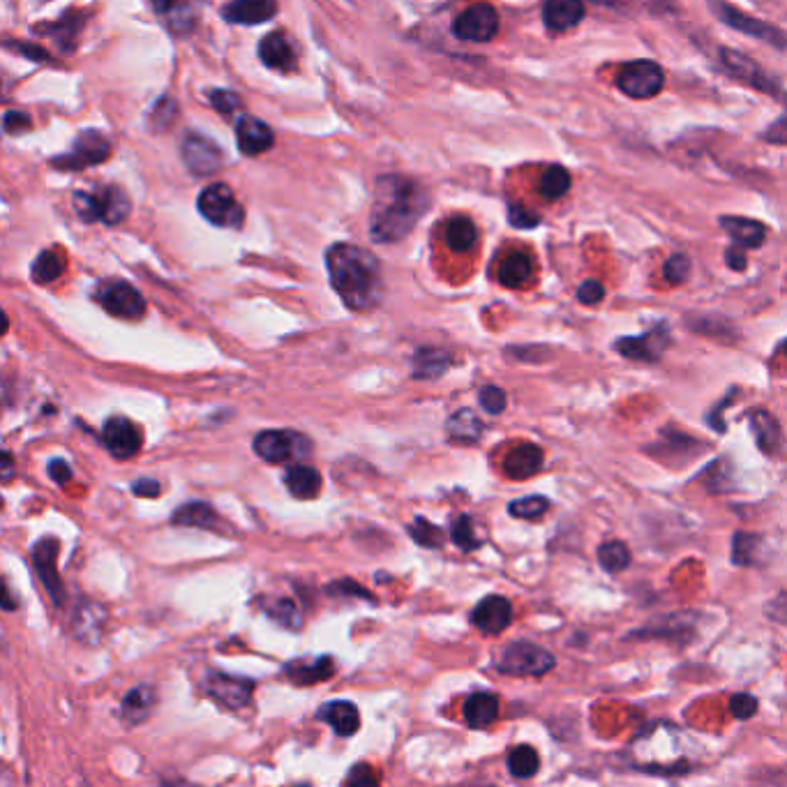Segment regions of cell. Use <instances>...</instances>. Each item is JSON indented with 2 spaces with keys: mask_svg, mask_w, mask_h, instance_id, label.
Here are the masks:
<instances>
[{
  "mask_svg": "<svg viewBox=\"0 0 787 787\" xmlns=\"http://www.w3.org/2000/svg\"><path fill=\"white\" fill-rule=\"evenodd\" d=\"M430 194L407 176H381L374 185L370 236L374 243H397L407 238L425 215Z\"/></svg>",
  "mask_w": 787,
  "mask_h": 787,
  "instance_id": "6da1fadb",
  "label": "cell"
},
{
  "mask_svg": "<svg viewBox=\"0 0 787 787\" xmlns=\"http://www.w3.org/2000/svg\"><path fill=\"white\" fill-rule=\"evenodd\" d=\"M326 268L335 294L354 312L377 307L384 296V277L374 254L349 243H335L326 252Z\"/></svg>",
  "mask_w": 787,
  "mask_h": 787,
  "instance_id": "7a4b0ae2",
  "label": "cell"
},
{
  "mask_svg": "<svg viewBox=\"0 0 787 787\" xmlns=\"http://www.w3.org/2000/svg\"><path fill=\"white\" fill-rule=\"evenodd\" d=\"M74 211L84 222L118 224L130 215V199L118 187H102L97 192L74 194Z\"/></svg>",
  "mask_w": 787,
  "mask_h": 787,
  "instance_id": "3957f363",
  "label": "cell"
},
{
  "mask_svg": "<svg viewBox=\"0 0 787 787\" xmlns=\"http://www.w3.org/2000/svg\"><path fill=\"white\" fill-rule=\"evenodd\" d=\"M554 665H557V658L547 649L527 640H515L501 651L497 670L511 677H545L547 672L554 670Z\"/></svg>",
  "mask_w": 787,
  "mask_h": 787,
  "instance_id": "277c9868",
  "label": "cell"
},
{
  "mask_svg": "<svg viewBox=\"0 0 787 787\" xmlns=\"http://www.w3.org/2000/svg\"><path fill=\"white\" fill-rule=\"evenodd\" d=\"M709 10L714 12V17L721 21V24L730 26L732 31L751 35V37H755V40L767 42L776 49L787 47V35L781 31V28L771 26V24H767V21L755 19V17H751V14L741 12L739 7L725 3V0H709Z\"/></svg>",
  "mask_w": 787,
  "mask_h": 787,
  "instance_id": "5b68a950",
  "label": "cell"
},
{
  "mask_svg": "<svg viewBox=\"0 0 787 787\" xmlns=\"http://www.w3.org/2000/svg\"><path fill=\"white\" fill-rule=\"evenodd\" d=\"M254 453L266 462L305 460L312 453V441L301 432L266 430L254 437Z\"/></svg>",
  "mask_w": 787,
  "mask_h": 787,
  "instance_id": "8992f818",
  "label": "cell"
},
{
  "mask_svg": "<svg viewBox=\"0 0 787 787\" xmlns=\"http://www.w3.org/2000/svg\"><path fill=\"white\" fill-rule=\"evenodd\" d=\"M197 204H199V213L204 215L208 222L215 224V227L236 229L241 227L245 220L243 206L236 201L231 187L224 183H215L211 187H206V190L199 194Z\"/></svg>",
  "mask_w": 787,
  "mask_h": 787,
  "instance_id": "52a82bcc",
  "label": "cell"
},
{
  "mask_svg": "<svg viewBox=\"0 0 787 787\" xmlns=\"http://www.w3.org/2000/svg\"><path fill=\"white\" fill-rule=\"evenodd\" d=\"M663 86V67L654 61L626 63L617 74V88L633 100H651L663 91Z\"/></svg>",
  "mask_w": 787,
  "mask_h": 787,
  "instance_id": "ba28073f",
  "label": "cell"
},
{
  "mask_svg": "<svg viewBox=\"0 0 787 787\" xmlns=\"http://www.w3.org/2000/svg\"><path fill=\"white\" fill-rule=\"evenodd\" d=\"M95 298H97V303H100L104 310L111 314V317L137 321L146 314L144 296H141L139 291L132 287V284H127L123 280L104 282L102 287L97 289Z\"/></svg>",
  "mask_w": 787,
  "mask_h": 787,
  "instance_id": "9c48e42d",
  "label": "cell"
},
{
  "mask_svg": "<svg viewBox=\"0 0 787 787\" xmlns=\"http://www.w3.org/2000/svg\"><path fill=\"white\" fill-rule=\"evenodd\" d=\"M453 33L464 42H490L499 33V14L487 3L471 5L455 19Z\"/></svg>",
  "mask_w": 787,
  "mask_h": 787,
  "instance_id": "30bf717a",
  "label": "cell"
},
{
  "mask_svg": "<svg viewBox=\"0 0 787 787\" xmlns=\"http://www.w3.org/2000/svg\"><path fill=\"white\" fill-rule=\"evenodd\" d=\"M109 155H111L109 139L97 130H86L79 134L77 141H74L72 151L65 157H58V160H54V164L65 171H81L91 167V164L104 162Z\"/></svg>",
  "mask_w": 787,
  "mask_h": 787,
  "instance_id": "8fae6325",
  "label": "cell"
},
{
  "mask_svg": "<svg viewBox=\"0 0 787 787\" xmlns=\"http://www.w3.org/2000/svg\"><path fill=\"white\" fill-rule=\"evenodd\" d=\"M667 347H670V331H667L665 324H658L644 335L621 337V340L614 342V351L631 358V361L642 363H658Z\"/></svg>",
  "mask_w": 787,
  "mask_h": 787,
  "instance_id": "7c38bea8",
  "label": "cell"
},
{
  "mask_svg": "<svg viewBox=\"0 0 787 787\" xmlns=\"http://www.w3.org/2000/svg\"><path fill=\"white\" fill-rule=\"evenodd\" d=\"M201 686H204L208 697H213L215 702L224 704L227 709L245 707L254 691V681L243 677H229V674L222 672H208V677H204Z\"/></svg>",
  "mask_w": 787,
  "mask_h": 787,
  "instance_id": "4fadbf2b",
  "label": "cell"
},
{
  "mask_svg": "<svg viewBox=\"0 0 787 787\" xmlns=\"http://www.w3.org/2000/svg\"><path fill=\"white\" fill-rule=\"evenodd\" d=\"M183 162L194 176H211L224 164V155L215 141L201 134H185L183 139Z\"/></svg>",
  "mask_w": 787,
  "mask_h": 787,
  "instance_id": "5bb4252c",
  "label": "cell"
},
{
  "mask_svg": "<svg viewBox=\"0 0 787 787\" xmlns=\"http://www.w3.org/2000/svg\"><path fill=\"white\" fill-rule=\"evenodd\" d=\"M56 557H58V541H54V538H42V541L35 543L33 564H35L37 577L42 580L44 589L49 591L54 605H63L65 589H63L61 577H58V571H56Z\"/></svg>",
  "mask_w": 787,
  "mask_h": 787,
  "instance_id": "9a60e30c",
  "label": "cell"
},
{
  "mask_svg": "<svg viewBox=\"0 0 787 787\" xmlns=\"http://www.w3.org/2000/svg\"><path fill=\"white\" fill-rule=\"evenodd\" d=\"M102 439H104V446H107V451L114 455L116 460H130V457L137 455L141 448L139 427L123 416L109 418V421L104 423Z\"/></svg>",
  "mask_w": 787,
  "mask_h": 787,
  "instance_id": "2e32d148",
  "label": "cell"
},
{
  "mask_svg": "<svg viewBox=\"0 0 787 787\" xmlns=\"http://www.w3.org/2000/svg\"><path fill=\"white\" fill-rule=\"evenodd\" d=\"M721 63L725 65V70L730 72L732 77L741 79V81H744V84H748L751 88H757V91L769 93V95L778 93V86L769 79V74L764 72L762 67L757 65L755 61H751V58L741 54V51L723 47L721 49Z\"/></svg>",
  "mask_w": 787,
  "mask_h": 787,
  "instance_id": "e0dca14e",
  "label": "cell"
},
{
  "mask_svg": "<svg viewBox=\"0 0 787 787\" xmlns=\"http://www.w3.org/2000/svg\"><path fill=\"white\" fill-rule=\"evenodd\" d=\"M471 621L485 635L504 633L513 621V605L504 596H487L471 612Z\"/></svg>",
  "mask_w": 787,
  "mask_h": 787,
  "instance_id": "ac0fdd59",
  "label": "cell"
},
{
  "mask_svg": "<svg viewBox=\"0 0 787 787\" xmlns=\"http://www.w3.org/2000/svg\"><path fill=\"white\" fill-rule=\"evenodd\" d=\"M584 0H545L543 3V21L550 33H568L582 24Z\"/></svg>",
  "mask_w": 787,
  "mask_h": 787,
  "instance_id": "d6986e66",
  "label": "cell"
},
{
  "mask_svg": "<svg viewBox=\"0 0 787 787\" xmlns=\"http://www.w3.org/2000/svg\"><path fill=\"white\" fill-rule=\"evenodd\" d=\"M236 144L247 157L266 153L275 144L273 130L254 116H241L236 123Z\"/></svg>",
  "mask_w": 787,
  "mask_h": 787,
  "instance_id": "ffe728a7",
  "label": "cell"
},
{
  "mask_svg": "<svg viewBox=\"0 0 787 787\" xmlns=\"http://www.w3.org/2000/svg\"><path fill=\"white\" fill-rule=\"evenodd\" d=\"M277 12L275 0H231L222 7V17L229 24L238 26H259L271 21Z\"/></svg>",
  "mask_w": 787,
  "mask_h": 787,
  "instance_id": "44dd1931",
  "label": "cell"
},
{
  "mask_svg": "<svg viewBox=\"0 0 787 787\" xmlns=\"http://www.w3.org/2000/svg\"><path fill=\"white\" fill-rule=\"evenodd\" d=\"M543 451L536 444H520L506 455L504 471L513 481H524V478L536 476L543 467Z\"/></svg>",
  "mask_w": 787,
  "mask_h": 787,
  "instance_id": "7402d4cb",
  "label": "cell"
},
{
  "mask_svg": "<svg viewBox=\"0 0 787 787\" xmlns=\"http://www.w3.org/2000/svg\"><path fill=\"white\" fill-rule=\"evenodd\" d=\"M259 58L271 70L291 72L296 67V54L284 33H268L259 44Z\"/></svg>",
  "mask_w": 787,
  "mask_h": 787,
  "instance_id": "603a6c76",
  "label": "cell"
},
{
  "mask_svg": "<svg viewBox=\"0 0 787 787\" xmlns=\"http://www.w3.org/2000/svg\"><path fill=\"white\" fill-rule=\"evenodd\" d=\"M317 718L331 725L340 737H351V734L358 732V727H361V716H358L356 704L347 700L326 702L324 707L319 709Z\"/></svg>",
  "mask_w": 787,
  "mask_h": 787,
  "instance_id": "cb8c5ba5",
  "label": "cell"
},
{
  "mask_svg": "<svg viewBox=\"0 0 787 787\" xmlns=\"http://www.w3.org/2000/svg\"><path fill=\"white\" fill-rule=\"evenodd\" d=\"M721 229L732 238L734 243L746 247V250H755V247H760L764 243V238H767L764 224H760L757 220H748V217L725 215L721 217Z\"/></svg>",
  "mask_w": 787,
  "mask_h": 787,
  "instance_id": "d4e9b609",
  "label": "cell"
},
{
  "mask_svg": "<svg viewBox=\"0 0 787 787\" xmlns=\"http://www.w3.org/2000/svg\"><path fill=\"white\" fill-rule=\"evenodd\" d=\"M534 277V259L527 252H511L501 259L497 280L508 289H520Z\"/></svg>",
  "mask_w": 787,
  "mask_h": 787,
  "instance_id": "484cf974",
  "label": "cell"
},
{
  "mask_svg": "<svg viewBox=\"0 0 787 787\" xmlns=\"http://www.w3.org/2000/svg\"><path fill=\"white\" fill-rule=\"evenodd\" d=\"M464 721L469 727H476V730H483V727H490L499 716V700L497 695L492 693H474L467 697L464 702Z\"/></svg>",
  "mask_w": 787,
  "mask_h": 787,
  "instance_id": "4316f807",
  "label": "cell"
},
{
  "mask_svg": "<svg viewBox=\"0 0 787 787\" xmlns=\"http://www.w3.org/2000/svg\"><path fill=\"white\" fill-rule=\"evenodd\" d=\"M748 425H751L760 451L767 455H774L778 451V446H781V425H778L776 418L771 416L769 411L755 409L748 414Z\"/></svg>",
  "mask_w": 787,
  "mask_h": 787,
  "instance_id": "83f0119b",
  "label": "cell"
},
{
  "mask_svg": "<svg viewBox=\"0 0 787 787\" xmlns=\"http://www.w3.org/2000/svg\"><path fill=\"white\" fill-rule=\"evenodd\" d=\"M284 485L291 492V497L307 501L314 499L321 490V474L307 464H296L284 471Z\"/></svg>",
  "mask_w": 787,
  "mask_h": 787,
  "instance_id": "f1b7e54d",
  "label": "cell"
},
{
  "mask_svg": "<svg viewBox=\"0 0 787 787\" xmlns=\"http://www.w3.org/2000/svg\"><path fill=\"white\" fill-rule=\"evenodd\" d=\"M284 672L289 674V679L298 686L307 684H317V681H326L328 677H333L335 663L331 656L317 658V661H294L284 665Z\"/></svg>",
  "mask_w": 787,
  "mask_h": 787,
  "instance_id": "f546056e",
  "label": "cell"
},
{
  "mask_svg": "<svg viewBox=\"0 0 787 787\" xmlns=\"http://www.w3.org/2000/svg\"><path fill=\"white\" fill-rule=\"evenodd\" d=\"M446 430L448 437L457 441V444H476L483 437L485 425L474 409H460L448 418Z\"/></svg>",
  "mask_w": 787,
  "mask_h": 787,
  "instance_id": "4dcf8cb0",
  "label": "cell"
},
{
  "mask_svg": "<svg viewBox=\"0 0 787 787\" xmlns=\"http://www.w3.org/2000/svg\"><path fill=\"white\" fill-rule=\"evenodd\" d=\"M155 704V691L151 686H137L123 697L121 716L125 725H139L144 718L151 714Z\"/></svg>",
  "mask_w": 787,
  "mask_h": 787,
  "instance_id": "1f68e13d",
  "label": "cell"
},
{
  "mask_svg": "<svg viewBox=\"0 0 787 787\" xmlns=\"http://www.w3.org/2000/svg\"><path fill=\"white\" fill-rule=\"evenodd\" d=\"M451 367V356L441 349H418L414 356V377L416 379H437Z\"/></svg>",
  "mask_w": 787,
  "mask_h": 787,
  "instance_id": "d6a6232c",
  "label": "cell"
},
{
  "mask_svg": "<svg viewBox=\"0 0 787 787\" xmlns=\"http://www.w3.org/2000/svg\"><path fill=\"white\" fill-rule=\"evenodd\" d=\"M446 245L455 252H469L478 241V229L469 217H453L444 229Z\"/></svg>",
  "mask_w": 787,
  "mask_h": 787,
  "instance_id": "836d02e7",
  "label": "cell"
},
{
  "mask_svg": "<svg viewBox=\"0 0 787 787\" xmlns=\"http://www.w3.org/2000/svg\"><path fill=\"white\" fill-rule=\"evenodd\" d=\"M568 190H571V174H568V169L554 164V167H547L543 171L541 181H538V192H541L545 201H559Z\"/></svg>",
  "mask_w": 787,
  "mask_h": 787,
  "instance_id": "e575fe53",
  "label": "cell"
},
{
  "mask_svg": "<svg viewBox=\"0 0 787 787\" xmlns=\"http://www.w3.org/2000/svg\"><path fill=\"white\" fill-rule=\"evenodd\" d=\"M174 522L183 524V527H199V529H211L217 522V515L213 511L211 504H204V501H190L178 508L174 513Z\"/></svg>",
  "mask_w": 787,
  "mask_h": 787,
  "instance_id": "d590c367",
  "label": "cell"
},
{
  "mask_svg": "<svg viewBox=\"0 0 787 787\" xmlns=\"http://www.w3.org/2000/svg\"><path fill=\"white\" fill-rule=\"evenodd\" d=\"M541 767V757L531 746H517L508 753V771L515 778H534Z\"/></svg>",
  "mask_w": 787,
  "mask_h": 787,
  "instance_id": "8d00e7d4",
  "label": "cell"
},
{
  "mask_svg": "<svg viewBox=\"0 0 787 787\" xmlns=\"http://www.w3.org/2000/svg\"><path fill=\"white\" fill-rule=\"evenodd\" d=\"M65 273V257L58 250H44L33 264V280L49 284Z\"/></svg>",
  "mask_w": 787,
  "mask_h": 787,
  "instance_id": "74e56055",
  "label": "cell"
},
{
  "mask_svg": "<svg viewBox=\"0 0 787 787\" xmlns=\"http://www.w3.org/2000/svg\"><path fill=\"white\" fill-rule=\"evenodd\" d=\"M598 561L607 573L626 571L631 566V550L621 541H607L598 547Z\"/></svg>",
  "mask_w": 787,
  "mask_h": 787,
  "instance_id": "f35d334b",
  "label": "cell"
},
{
  "mask_svg": "<svg viewBox=\"0 0 787 787\" xmlns=\"http://www.w3.org/2000/svg\"><path fill=\"white\" fill-rule=\"evenodd\" d=\"M451 538L453 543L460 547L464 552H471V550H478V547L483 545V538H478L476 534V527H474V520H471L469 515H460L457 520L453 522L451 527Z\"/></svg>",
  "mask_w": 787,
  "mask_h": 787,
  "instance_id": "ab89813d",
  "label": "cell"
},
{
  "mask_svg": "<svg viewBox=\"0 0 787 787\" xmlns=\"http://www.w3.org/2000/svg\"><path fill=\"white\" fill-rule=\"evenodd\" d=\"M760 536L755 534H744V531H737L732 538V561L737 566H751L755 564V554L760 550Z\"/></svg>",
  "mask_w": 787,
  "mask_h": 787,
  "instance_id": "60d3db41",
  "label": "cell"
},
{
  "mask_svg": "<svg viewBox=\"0 0 787 787\" xmlns=\"http://www.w3.org/2000/svg\"><path fill=\"white\" fill-rule=\"evenodd\" d=\"M409 534L418 545L432 547V550L444 545V531H441L437 524L427 522L425 517H416V520L409 524Z\"/></svg>",
  "mask_w": 787,
  "mask_h": 787,
  "instance_id": "b9f144b4",
  "label": "cell"
},
{
  "mask_svg": "<svg viewBox=\"0 0 787 787\" xmlns=\"http://www.w3.org/2000/svg\"><path fill=\"white\" fill-rule=\"evenodd\" d=\"M547 508H550V501L541 494H531V497L515 499L508 504V513L513 517H520V520H536V517L545 515Z\"/></svg>",
  "mask_w": 787,
  "mask_h": 787,
  "instance_id": "7bdbcfd3",
  "label": "cell"
},
{
  "mask_svg": "<svg viewBox=\"0 0 787 787\" xmlns=\"http://www.w3.org/2000/svg\"><path fill=\"white\" fill-rule=\"evenodd\" d=\"M264 610L271 614L275 621H280L287 628H301V612L291 601H273L264 605Z\"/></svg>",
  "mask_w": 787,
  "mask_h": 787,
  "instance_id": "ee69618b",
  "label": "cell"
},
{
  "mask_svg": "<svg viewBox=\"0 0 787 787\" xmlns=\"http://www.w3.org/2000/svg\"><path fill=\"white\" fill-rule=\"evenodd\" d=\"M691 273V259L686 254H672L663 266V277L670 284H681Z\"/></svg>",
  "mask_w": 787,
  "mask_h": 787,
  "instance_id": "f6af8a7d",
  "label": "cell"
},
{
  "mask_svg": "<svg viewBox=\"0 0 787 787\" xmlns=\"http://www.w3.org/2000/svg\"><path fill=\"white\" fill-rule=\"evenodd\" d=\"M757 707H760V702H757V697L751 693H737L730 697V714L737 718V721L753 718L757 714Z\"/></svg>",
  "mask_w": 787,
  "mask_h": 787,
  "instance_id": "bcb514c9",
  "label": "cell"
},
{
  "mask_svg": "<svg viewBox=\"0 0 787 787\" xmlns=\"http://www.w3.org/2000/svg\"><path fill=\"white\" fill-rule=\"evenodd\" d=\"M478 400H481V407L487 414L492 416H499L501 411L506 409V393L501 391L499 386H485L481 395H478Z\"/></svg>",
  "mask_w": 787,
  "mask_h": 787,
  "instance_id": "7dc6e473",
  "label": "cell"
},
{
  "mask_svg": "<svg viewBox=\"0 0 787 787\" xmlns=\"http://www.w3.org/2000/svg\"><path fill=\"white\" fill-rule=\"evenodd\" d=\"M508 220H511L513 227L517 229H534L541 224V215L529 211L527 206H520V204H513L508 208Z\"/></svg>",
  "mask_w": 787,
  "mask_h": 787,
  "instance_id": "c3c4849f",
  "label": "cell"
},
{
  "mask_svg": "<svg viewBox=\"0 0 787 787\" xmlns=\"http://www.w3.org/2000/svg\"><path fill=\"white\" fill-rule=\"evenodd\" d=\"M605 298V287L598 280H587L577 289V301L582 305H598Z\"/></svg>",
  "mask_w": 787,
  "mask_h": 787,
  "instance_id": "681fc988",
  "label": "cell"
},
{
  "mask_svg": "<svg viewBox=\"0 0 787 787\" xmlns=\"http://www.w3.org/2000/svg\"><path fill=\"white\" fill-rule=\"evenodd\" d=\"M211 104L224 116H231L234 111L241 109V100H238V95L231 93V91H213Z\"/></svg>",
  "mask_w": 787,
  "mask_h": 787,
  "instance_id": "f907efd6",
  "label": "cell"
},
{
  "mask_svg": "<svg viewBox=\"0 0 787 787\" xmlns=\"http://www.w3.org/2000/svg\"><path fill=\"white\" fill-rule=\"evenodd\" d=\"M31 127V118H28L24 111H7L5 114V132L7 134H19Z\"/></svg>",
  "mask_w": 787,
  "mask_h": 787,
  "instance_id": "816d5d0a",
  "label": "cell"
},
{
  "mask_svg": "<svg viewBox=\"0 0 787 787\" xmlns=\"http://www.w3.org/2000/svg\"><path fill=\"white\" fill-rule=\"evenodd\" d=\"M725 264L732 268V271H737V273H741V271H746V266H748V257H746V247H741V245H737L734 243L730 250L725 252Z\"/></svg>",
  "mask_w": 787,
  "mask_h": 787,
  "instance_id": "f5cc1de1",
  "label": "cell"
},
{
  "mask_svg": "<svg viewBox=\"0 0 787 787\" xmlns=\"http://www.w3.org/2000/svg\"><path fill=\"white\" fill-rule=\"evenodd\" d=\"M734 393H737V388L727 393V395L723 397V400H721V404H718L716 409H711V411H709V416H707V423H709L711 427H714V430H716L718 434H723V432H725V425H723V421H721V414H723V409H725V407H730V404H732V395H734Z\"/></svg>",
  "mask_w": 787,
  "mask_h": 787,
  "instance_id": "db71d44e",
  "label": "cell"
},
{
  "mask_svg": "<svg viewBox=\"0 0 787 787\" xmlns=\"http://www.w3.org/2000/svg\"><path fill=\"white\" fill-rule=\"evenodd\" d=\"M764 139L771 141V144H783L787 146V114H783L778 121L769 127L767 132L762 134Z\"/></svg>",
  "mask_w": 787,
  "mask_h": 787,
  "instance_id": "11a10c76",
  "label": "cell"
},
{
  "mask_svg": "<svg viewBox=\"0 0 787 787\" xmlns=\"http://www.w3.org/2000/svg\"><path fill=\"white\" fill-rule=\"evenodd\" d=\"M764 612H767L769 617L776 621V624L787 626V594L776 596L774 601L767 605V610H764Z\"/></svg>",
  "mask_w": 787,
  "mask_h": 787,
  "instance_id": "9f6ffc18",
  "label": "cell"
},
{
  "mask_svg": "<svg viewBox=\"0 0 787 787\" xmlns=\"http://www.w3.org/2000/svg\"><path fill=\"white\" fill-rule=\"evenodd\" d=\"M49 476H51V481H54V483L65 485L72 478L70 464H67L65 460H51L49 462Z\"/></svg>",
  "mask_w": 787,
  "mask_h": 787,
  "instance_id": "6f0895ef",
  "label": "cell"
},
{
  "mask_svg": "<svg viewBox=\"0 0 787 787\" xmlns=\"http://www.w3.org/2000/svg\"><path fill=\"white\" fill-rule=\"evenodd\" d=\"M132 492L137 497H157L160 494V481L155 478H139V481L132 483Z\"/></svg>",
  "mask_w": 787,
  "mask_h": 787,
  "instance_id": "680465c9",
  "label": "cell"
},
{
  "mask_svg": "<svg viewBox=\"0 0 787 787\" xmlns=\"http://www.w3.org/2000/svg\"><path fill=\"white\" fill-rule=\"evenodd\" d=\"M347 783H351V785H377V776L372 774L370 767H365V764H358V767L349 774Z\"/></svg>",
  "mask_w": 787,
  "mask_h": 787,
  "instance_id": "91938a15",
  "label": "cell"
},
{
  "mask_svg": "<svg viewBox=\"0 0 787 787\" xmlns=\"http://www.w3.org/2000/svg\"><path fill=\"white\" fill-rule=\"evenodd\" d=\"M17 49L31 56V61H47V58H49L47 51H42L40 47H24V44H21V47H17Z\"/></svg>",
  "mask_w": 787,
  "mask_h": 787,
  "instance_id": "94428289",
  "label": "cell"
},
{
  "mask_svg": "<svg viewBox=\"0 0 787 787\" xmlns=\"http://www.w3.org/2000/svg\"><path fill=\"white\" fill-rule=\"evenodd\" d=\"M12 478V455L3 453V481L7 483Z\"/></svg>",
  "mask_w": 787,
  "mask_h": 787,
  "instance_id": "6125c7cd",
  "label": "cell"
},
{
  "mask_svg": "<svg viewBox=\"0 0 787 787\" xmlns=\"http://www.w3.org/2000/svg\"><path fill=\"white\" fill-rule=\"evenodd\" d=\"M783 349H785V354H787V342H785V347H783Z\"/></svg>",
  "mask_w": 787,
  "mask_h": 787,
  "instance_id": "be15d7a7",
  "label": "cell"
}]
</instances>
